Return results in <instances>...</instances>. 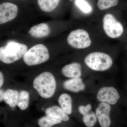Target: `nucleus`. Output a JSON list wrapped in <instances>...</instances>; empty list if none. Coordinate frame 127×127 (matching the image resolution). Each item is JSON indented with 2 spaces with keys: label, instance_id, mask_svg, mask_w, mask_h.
<instances>
[{
  "label": "nucleus",
  "instance_id": "nucleus-1",
  "mask_svg": "<svg viewBox=\"0 0 127 127\" xmlns=\"http://www.w3.org/2000/svg\"><path fill=\"white\" fill-rule=\"evenodd\" d=\"M33 86L41 97L50 98L55 94L56 88V82L52 73L45 72L35 78Z\"/></svg>",
  "mask_w": 127,
  "mask_h": 127
},
{
  "label": "nucleus",
  "instance_id": "nucleus-2",
  "mask_svg": "<svg viewBox=\"0 0 127 127\" xmlns=\"http://www.w3.org/2000/svg\"><path fill=\"white\" fill-rule=\"evenodd\" d=\"M24 44L11 42L0 48V60L6 64L13 63L24 56L28 51Z\"/></svg>",
  "mask_w": 127,
  "mask_h": 127
},
{
  "label": "nucleus",
  "instance_id": "nucleus-3",
  "mask_svg": "<svg viewBox=\"0 0 127 127\" xmlns=\"http://www.w3.org/2000/svg\"><path fill=\"white\" fill-rule=\"evenodd\" d=\"M84 62L92 70L101 71L108 70L113 64L112 59L109 55L100 52L89 54L85 58Z\"/></svg>",
  "mask_w": 127,
  "mask_h": 127
},
{
  "label": "nucleus",
  "instance_id": "nucleus-4",
  "mask_svg": "<svg viewBox=\"0 0 127 127\" xmlns=\"http://www.w3.org/2000/svg\"><path fill=\"white\" fill-rule=\"evenodd\" d=\"M50 58L47 48L43 44L35 45L28 50L23 57L25 63L29 66L39 65L46 62Z\"/></svg>",
  "mask_w": 127,
  "mask_h": 127
},
{
  "label": "nucleus",
  "instance_id": "nucleus-5",
  "mask_svg": "<svg viewBox=\"0 0 127 127\" xmlns=\"http://www.w3.org/2000/svg\"><path fill=\"white\" fill-rule=\"evenodd\" d=\"M67 41L70 46L76 49L87 48L92 43L88 32L82 29L71 32L67 36Z\"/></svg>",
  "mask_w": 127,
  "mask_h": 127
},
{
  "label": "nucleus",
  "instance_id": "nucleus-6",
  "mask_svg": "<svg viewBox=\"0 0 127 127\" xmlns=\"http://www.w3.org/2000/svg\"><path fill=\"white\" fill-rule=\"evenodd\" d=\"M103 27L107 35L113 39L120 37L123 32L122 25L112 14L104 15L103 19Z\"/></svg>",
  "mask_w": 127,
  "mask_h": 127
},
{
  "label": "nucleus",
  "instance_id": "nucleus-7",
  "mask_svg": "<svg viewBox=\"0 0 127 127\" xmlns=\"http://www.w3.org/2000/svg\"><path fill=\"white\" fill-rule=\"evenodd\" d=\"M97 98L101 102L114 104L120 98V95L114 88L104 87L99 90L97 95Z\"/></svg>",
  "mask_w": 127,
  "mask_h": 127
},
{
  "label": "nucleus",
  "instance_id": "nucleus-8",
  "mask_svg": "<svg viewBox=\"0 0 127 127\" xmlns=\"http://www.w3.org/2000/svg\"><path fill=\"white\" fill-rule=\"evenodd\" d=\"M18 8L16 5L10 2H4L0 5V24L14 20L17 16Z\"/></svg>",
  "mask_w": 127,
  "mask_h": 127
},
{
  "label": "nucleus",
  "instance_id": "nucleus-9",
  "mask_svg": "<svg viewBox=\"0 0 127 127\" xmlns=\"http://www.w3.org/2000/svg\"><path fill=\"white\" fill-rule=\"evenodd\" d=\"M111 107L109 104L101 102L96 110V114L99 124L101 127H109L111 124L110 113Z\"/></svg>",
  "mask_w": 127,
  "mask_h": 127
},
{
  "label": "nucleus",
  "instance_id": "nucleus-10",
  "mask_svg": "<svg viewBox=\"0 0 127 127\" xmlns=\"http://www.w3.org/2000/svg\"><path fill=\"white\" fill-rule=\"evenodd\" d=\"M51 30L46 23H41L32 27L29 31L31 36L34 38H42L49 35Z\"/></svg>",
  "mask_w": 127,
  "mask_h": 127
},
{
  "label": "nucleus",
  "instance_id": "nucleus-11",
  "mask_svg": "<svg viewBox=\"0 0 127 127\" xmlns=\"http://www.w3.org/2000/svg\"><path fill=\"white\" fill-rule=\"evenodd\" d=\"M63 75L68 78H79L82 75L81 66L77 63H73L66 65L62 68Z\"/></svg>",
  "mask_w": 127,
  "mask_h": 127
},
{
  "label": "nucleus",
  "instance_id": "nucleus-12",
  "mask_svg": "<svg viewBox=\"0 0 127 127\" xmlns=\"http://www.w3.org/2000/svg\"><path fill=\"white\" fill-rule=\"evenodd\" d=\"M64 89L74 93H78L85 89V86L81 78H72L64 82Z\"/></svg>",
  "mask_w": 127,
  "mask_h": 127
},
{
  "label": "nucleus",
  "instance_id": "nucleus-13",
  "mask_svg": "<svg viewBox=\"0 0 127 127\" xmlns=\"http://www.w3.org/2000/svg\"><path fill=\"white\" fill-rule=\"evenodd\" d=\"M45 113L47 116L64 122L68 121L70 119L68 114L61 107L58 106H53L48 108L45 111Z\"/></svg>",
  "mask_w": 127,
  "mask_h": 127
},
{
  "label": "nucleus",
  "instance_id": "nucleus-14",
  "mask_svg": "<svg viewBox=\"0 0 127 127\" xmlns=\"http://www.w3.org/2000/svg\"><path fill=\"white\" fill-rule=\"evenodd\" d=\"M19 96L18 91L11 89H7L4 93L3 100L11 107L17 105Z\"/></svg>",
  "mask_w": 127,
  "mask_h": 127
},
{
  "label": "nucleus",
  "instance_id": "nucleus-15",
  "mask_svg": "<svg viewBox=\"0 0 127 127\" xmlns=\"http://www.w3.org/2000/svg\"><path fill=\"white\" fill-rule=\"evenodd\" d=\"M58 102L61 107L68 115L72 113V101L70 95L67 94H63L59 97Z\"/></svg>",
  "mask_w": 127,
  "mask_h": 127
},
{
  "label": "nucleus",
  "instance_id": "nucleus-16",
  "mask_svg": "<svg viewBox=\"0 0 127 127\" xmlns=\"http://www.w3.org/2000/svg\"><path fill=\"white\" fill-rule=\"evenodd\" d=\"M60 0H37L40 9L45 12L53 11L59 5Z\"/></svg>",
  "mask_w": 127,
  "mask_h": 127
},
{
  "label": "nucleus",
  "instance_id": "nucleus-17",
  "mask_svg": "<svg viewBox=\"0 0 127 127\" xmlns=\"http://www.w3.org/2000/svg\"><path fill=\"white\" fill-rule=\"evenodd\" d=\"M62 121L46 115L39 119L37 123L40 127H52L55 125L61 123Z\"/></svg>",
  "mask_w": 127,
  "mask_h": 127
},
{
  "label": "nucleus",
  "instance_id": "nucleus-18",
  "mask_svg": "<svg viewBox=\"0 0 127 127\" xmlns=\"http://www.w3.org/2000/svg\"><path fill=\"white\" fill-rule=\"evenodd\" d=\"M30 102V94L27 91H22L19 93L17 106L22 110L28 107Z\"/></svg>",
  "mask_w": 127,
  "mask_h": 127
},
{
  "label": "nucleus",
  "instance_id": "nucleus-19",
  "mask_svg": "<svg viewBox=\"0 0 127 127\" xmlns=\"http://www.w3.org/2000/svg\"><path fill=\"white\" fill-rule=\"evenodd\" d=\"M83 122L87 127H93L94 126L97 121L96 114L93 111H90L83 115Z\"/></svg>",
  "mask_w": 127,
  "mask_h": 127
},
{
  "label": "nucleus",
  "instance_id": "nucleus-20",
  "mask_svg": "<svg viewBox=\"0 0 127 127\" xmlns=\"http://www.w3.org/2000/svg\"><path fill=\"white\" fill-rule=\"evenodd\" d=\"M119 0H98L97 6L101 10H104L117 5Z\"/></svg>",
  "mask_w": 127,
  "mask_h": 127
},
{
  "label": "nucleus",
  "instance_id": "nucleus-21",
  "mask_svg": "<svg viewBox=\"0 0 127 127\" xmlns=\"http://www.w3.org/2000/svg\"><path fill=\"white\" fill-rule=\"evenodd\" d=\"M75 4L84 13H89L92 11L91 6L85 0H76Z\"/></svg>",
  "mask_w": 127,
  "mask_h": 127
},
{
  "label": "nucleus",
  "instance_id": "nucleus-22",
  "mask_svg": "<svg viewBox=\"0 0 127 127\" xmlns=\"http://www.w3.org/2000/svg\"><path fill=\"white\" fill-rule=\"evenodd\" d=\"M92 106L91 104H88L86 106H79L78 107V111L79 113L82 115H84L92 110Z\"/></svg>",
  "mask_w": 127,
  "mask_h": 127
},
{
  "label": "nucleus",
  "instance_id": "nucleus-23",
  "mask_svg": "<svg viewBox=\"0 0 127 127\" xmlns=\"http://www.w3.org/2000/svg\"><path fill=\"white\" fill-rule=\"evenodd\" d=\"M4 78L2 73L0 72V87L1 88L4 83Z\"/></svg>",
  "mask_w": 127,
  "mask_h": 127
},
{
  "label": "nucleus",
  "instance_id": "nucleus-24",
  "mask_svg": "<svg viewBox=\"0 0 127 127\" xmlns=\"http://www.w3.org/2000/svg\"><path fill=\"white\" fill-rule=\"evenodd\" d=\"M4 92L2 90L0 89V102L2 101V100H3V96H4Z\"/></svg>",
  "mask_w": 127,
  "mask_h": 127
},
{
  "label": "nucleus",
  "instance_id": "nucleus-25",
  "mask_svg": "<svg viewBox=\"0 0 127 127\" xmlns=\"http://www.w3.org/2000/svg\"><path fill=\"white\" fill-rule=\"evenodd\" d=\"M70 0V1H71V2H72V1H73V0Z\"/></svg>",
  "mask_w": 127,
  "mask_h": 127
}]
</instances>
